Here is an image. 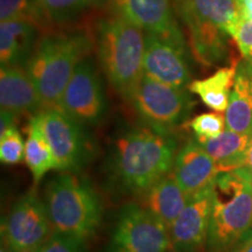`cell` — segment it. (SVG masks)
<instances>
[{
  "instance_id": "26",
  "label": "cell",
  "mask_w": 252,
  "mask_h": 252,
  "mask_svg": "<svg viewBox=\"0 0 252 252\" xmlns=\"http://www.w3.org/2000/svg\"><path fill=\"white\" fill-rule=\"evenodd\" d=\"M26 141L17 126H12L0 134V160L5 165H17L25 160Z\"/></svg>"
},
{
  "instance_id": "37",
  "label": "cell",
  "mask_w": 252,
  "mask_h": 252,
  "mask_svg": "<svg viewBox=\"0 0 252 252\" xmlns=\"http://www.w3.org/2000/svg\"><path fill=\"white\" fill-rule=\"evenodd\" d=\"M167 252H168V251H167Z\"/></svg>"
},
{
  "instance_id": "23",
  "label": "cell",
  "mask_w": 252,
  "mask_h": 252,
  "mask_svg": "<svg viewBox=\"0 0 252 252\" xmlns=\"http://www.w3.org/2000/svg\"><path fill=\"white\" fill-rule=\"evenodd\" d=\"M193 11L204 20L209 21L225 31L230 35L241 21L237 5L235 0H185Z\"/></svg>"
},
{
  "instance_id": "35",
  "label": "cell",
  "mask_w": 252,
  "mask_h": 252,
  "mask_svg": "<svg viewBox=\"0 0 252 252\" xmlns=\"http://www.w3.org/2000/svg\"><path fill=\"white\" fill-rule=\"evenodd\" d=\"M0 252H13V251H12L5 243H2L1 242V249H0Z\"/></svg>"
},
{
  "instance_id": "15",
  "label": "cell",
  "mask_w": 252,
  "mask_h": 252,
  "mask_svg": "<svg viewBox=\"0 0 252 252\" xmlns=\"http://www.w3.org/2000/svg\"><path fill=\"white\" fill-rule=\"evenodd\" d=\"M0 104L1 109L8 110L15 116L37 113L43 109L39 93L23 65H1Z\"/></svg>"
},
{
  "instance_id": "34",
  "label": "cell",
  "mask_w": 252,
  "mask_h": 252,
  "mask_svg": "<svg viewBox=\"0 0 252 252\" xmlns=\"http://www.w3.org/2000/svg\"><path fill=\"white\" fill-rule=\"evenodd\" d=\"M42 245H43V244H42ZM42 245H40V247L27 249V250H24V251H20V252H41V249H42Z\"/></svg>"
},
{
  "instance_id": "31",
  "label": "cell",
  "mask_w": 252,
  "mask_h": 252,
  "mask_svg": "<svg viewBox=\"0 0 252 252\" xmlns=\"http://www.w3.org/2000/svg\"><path fill=\"white\" fill-rule=\"evenodd\" d=\"M15 117L13 112L8 111V110L1 109V116H0V134L4 133L6 130L15 125Z\"/></svg>"
},
{
  "instance_id": "10",
  "label": "cell",
  "mask_w": 252,
  "mask_h": 252,
  "mask_svg": "<svg viewBox=\"0 0 252 252\" xmlns=\"http://www.w3.org/2000/svg\"><path fill=\"white\" fill-rule=\"evenodd\" d=\"M52 234L46 204L35 190L19 198L1 223V242L13 252L40 247Z\"/></svg>"
},
{
  "instance_id": "3",
  "label": "cell",
  "mask_w": 252,
  "mask_h": 252,
  "mask_svg": "<svg viewBox=\"0 0 252 252\" xmlns=\"http://www.w3.org/2000/svg\"><path fill=\"white\" fill-rule=\"evenodd\" d=\"M144 30L115 14L99 25L98 59L113 89L130 102L144 77Z\"/></svg>"
},
{
  "instance_id": "24",
  "label": "cell",
  "mask_w": 252,
  "mask_h": 252,
  "mask_svg": "<svg viewBox=\"0 0 252 252\" xmlns=\"http://www.w3.org/2000/svg\"><path fill=\"white\" fill-rule=\"evenodd\" d=\"M37 17L43 15L55 23H63L84 9L89 8L94 0H33Z\"/></svg>"
},
{
  "instance_id": "14",
  "label": "cell",
  "mask_w": 252,
  "mask_h": 252,
  "mask_svg": "<svg viewBox=\"0 0 252 252\" xmlns=\"http://www.w3.org/2000/svg\"><path fill=\"white\" fill-rule=\"evenodd\" d=\"M172 173L181 188L190 196L212 185L220 171L215 160L194 138L178 151Z\"/></svg>"
},
{
  "instance_id": "36",
  "label": "cell",
  "mask_w": 252,
  "mask_h": 252,
  "mask_svg": "<svg viewBox=\"0 0 252 252\" xmlns=\"http://www.w3.org/2000/svg\"><path fill=\"white\" fill-rule=\"evenodd\" d=\"M251 181H252V175H251Z\"/></svg>"
},
{
  "instance_id": "29",
  "label": "cell",
  "mask_w": 252,
  "mask_h": 252,
  "mask_svg": "<svg viewBox=\"0 0 252 252\" xmlns=\"http://www.w3.org/2000/svg\"><path fill=\"white\" fill-rule=\"evenodd\" d=\"M230 36L237 43L244 60L252 62V20L241 19L234 30L230 32Z\"/></svg>"
},
{
  "instance_id": "9",
  "label": "cell",
  "mask_w": 252,
  "mask_h": 252,
  "mask_svg": "<svg viewBox=\"0 0 252 252\" xmlns=\"http://www.w3.org/2000/svg\"><path fill=\"white\" fill-rule=\"evenodd\" d=\"M144 75L176 88L190 84L188 52L180 28L165 34L145 32Z\"/></svg>"
},
{
  "instance_id": "2",
  "label": "cell",
  "mask_w": 252,
  "mask_h": 252,
  "mask_svg": "<svg viewBox=\"0 0 252 252\" xmlns=\"http://www.w3.org/2000/svg\"><path fill=\"white\" fill-rule=\"evenodd\" d=\"M53 231L83 241L102 220V202L93 186L76 173L61 172L47 182L43 194Z\"/></svg>"
},
{
  "instance_id": "28",
  "label": "cell",
  "mask_w": 252,
  "mask_h": 252,
  "mask_svg": "<svg viewBox=\"0 0 252 252\" xmlns=\"http://www.w3.org/2000/svg\"><path fill=\"white\" fill-rule=\"evenodd\" d=\"M41 252H84V241L60 232L53 231L43 243Z\"/></svg>"
},
{
  "instance_id": "11",
  "label": "cell",
  "mask_w": 252,
  "mask_h": 252,
  "mask_svg": "<svg viewBox=\"0 0 252 252\" xmlns=\"http://www.w3.org/2000/svg\"><path fill=\"white\" fill-rule=\"evenodd\" d=\"M58 108L84 126H97L105 118V96L96 69L89 60L78 63Z\"/></svg>"
},
{
  "instance_id": "1",
  "label": "cell",
  "mask_w": 252,
  "mask_h": 252,
  "mask_svg": "<svg viewBox=\"0 0 252 252\" xmlns=\"http://www.w3.org/2000/svg\"><path fill=\"white\" fill-rule=\"evenodd\" d=\"M178 141L172 133L149 126L126 128L111 140L106 173L119 193L141 196L158 180L172 172Z\"/></svg>"
},
{
  "instance_id": "33",
  "label": "cell",
  "mask_w": 252,
  "mask_h": 252,
  "mask_svg": "<svg viewBox=\"0 0 252 252\" xmlns=\"http://www.w3.org/2000/svg\"><path fill=\"white\" fill-rule=\"evenodd\" d=\"M242 168H244L245 171L249 173V174L252 175V138H251V141H250V144H249V147H248L247 159H245L244 166L242 167Z\"/></svg>"
},
{
  "instance_id": "7",
  "label": "cell",
  "mask_w": 252,
  "mask_h": 252,
  "mask_svg": "<svg viewBox=\"0 0 252 252\" xmlns=\"http://www.w3.org/2000/svg\"><path fill=\"white\" fill-rule=\"evenodd\" d=\"M35 116L55 156L56 171L80 172L94 152L87 126L59 108H43Z\"/></svg>"
},
{
  "instance_id": "19",
  "label": "cell",
  "mask_w": 252,
  "mask_h": 252,
  "mask_svg": "<svg viewBox=\"0 0 252 252\" xmlns=\"http://www.w3.org/2000/svg\"><path fill=\"white\" fill-rule=\"evenodd\" d=\"M36 28L31 20H9L0 24L1 65H26L35 48Z\"/></svg>"
},
{
  "instance_id": "21",
  "label": "cell",
  "mask_w": 252,
  "mask_h": 252,
  "mask_svg": "<svg viewBox=\"0 0 252 252\" xmlns=\"http://www.w3.org/2000/svg\"><path fill=\"white\" fill-rule=\"evenodd\" d=\"M236 71L237 64L220 68L209 77L191 81L188 90L197 94L209 109L216 112H225L234 88Z\"/></svg>"
},
{
  "instance_id": "27",
  "label": "cell",
  "mask_w": 252,
  "mask_h": 252,
  "mask_svg": "<svg viewBox=\"0 0 252 252\" xmlns=\"http://www.w3.org/2000/svg\"><path fill=\"white\" fill-rule=\"evenodd\" d=\"M37 17L33 0H0L1 21L25 20L35 21Z\"/></svg>"
},
{
  "instance_id": "25",
  "label": "cell",
  "mask_w": 252,
  "mask_h": 252,
  "mask_svg": "<svg viewBox=\"0 0 252 252\" xmlns=\"http://www.w3.org/2000/svg\"><path fill=\"white\" fill-rule=\"evenodd\" d=\"M188 126L193 131L195 139L202 144L224 132L226 128L225 116H223L222 112L202 113L191 119Z\"/></svg>"
},
{
  "instance_id": "16",
  "label": "cell",
  "mask_w": 252,
  "mask_h": 252,
  "mask_svg": "<svg viewBox=\"0 0 252 252\" xmlns=\"http://www.w3.org/2000/svg\"><path fill=\"white\" fill-rule=\"evenodd\" d=\"M115 14L149 33L165 34L176 30L171 0H108Z\"/></svg>"
},
{
  "instance_id": "8",
  "label": "cell",
  "mask_w": 252,
  "mask_h": 252,
  "mask_svg": "<svg viewBox=\"0 0 252 252\" xmlns=\"http://www.w3.org/2000/svg\"><path fill=\"white\" fill-rule=\"evenodd\" d=\"M169 230L140 203L119 210L106 252H167Z\"/></svg>"
},
{
  "instance_id": "32",
  "label": "cell",
  "mask_w": 252,
  "mask_h": 252,
  "mask_svg": "<svg viewBox=\"0 0 252 252\" xmlns=\"http://www.w3.org/2000/svg\"><path fill=\"white\" fill-rule=\"evenodd\" d=\"M242 19L252 20V0H235Z\"/></svg>"
},
{
  "instance_id": "4",
  "label": "cell",
  "mask_w": 252,
  "mask_h": 252,
  "mask_svg": "<svg viewBox=\"0 0 252 252\" xmlns=\"http://www.w3.org/2000/svg\"><path fill=\"white\" fill-rule=\"evenodd\" d=\"M252 228V181L244 168L222 172L213 184L206 252H225Z\"/></svg>"
},
{
  "instance_id": "30",
  "label": "cell",
  "mask_w": 252,
  "mask_h": 252,
  "mask_svg": "<svg viewBox=\"0 0 252 252\" xmlns=\"http://www.w3.org/2000/svg\"><path fill=\"white\" fill-rule=\"evenodd\" d=\"M225 252H252V228Z\"/></svg>"
},
{
  "instance_id": "22",
  "label": "cell",
  "mask_w": 252,
  "mask_h": 252,
  "mask_svg": "<svg viewBox=\"0 0 252 252\" xmlns=\"http://www.w3.org/2000/svg\"><path fill=\"white\" fill-rule=\"evenodd\" d=\"M25 162L32 173L34 184H39L47 173L58 168L54 153L36 116L31 118L27 127Z\"/></svg>"
},
{
  "instance_id": "20",
  "label": "cell",
  "mask_w": 252,
  "mask_h": 252,
  "mask_svg": "<svg viewBox=\"0 0 252 252\" xmlns=\"http://www.w3.org/2000/svg\"><path fill=\"white\" fill-rule=\"evenodd\" d=\"M252 134L238 133L225 128L223 133L201 145L215 160L220 173L242 168L247 159Z\"/></svg>"
},
{
  "instance_id": "18",
  "label": "cell",
  "mask_w": 252,
  "mask_h": 252,
  "mask_svg": "<svg viewBox=\"0 0 252 252\" xmlns=\"http://www.w3.org/2000/svg\"><path fill=\"white\" fill-rule=\"evenodd\" d=\"M228 130L252 134V62L243 60L237 64L230 103L225 111Z\"/></svg>"
},
{
  "instance_id": "5",
  "label": "cell",
  "mask_w": 252,
  "mask_h": 252,
  "mask_svg": "<svg viewBox=\"0 0 252 252\" xmlns=\"http://www.w3.org/2000/svg\"><path fill=\"white\" fill-rule=\"evenodd\" d=\"M89 49L90 40L83 34H56L37 41L25 68L43 108H58L69 80Z\"/></svg>"
},
{
  "instance_id": "13",
  "label": "cell",
  "mask_w": 252,
  "mask_h": 252,
  "mask_svg": "<svg viewBox=\"0 0 252 252\" xmlns=\"http://www.w3.org/2000/svg\"><path fill=\"white\" fill-rule=\"evenodd\" d=\"M179 11L187 27L194 58L206 67L224 62L229 53V34L197 15L185 0L179 1Z\"/></svg>"
},
{
  "instance_id": "6",
  "label": "cell",
  "mask_w": 252,
  "mask_h": 252,
  "mask_svg": "<svg viewBox=\"0 0 252 252\" xmlns=\"http://www.w3.org/2000/svg\"><path fill=\"white\" fill-rule=\"evenodd\" d=\"M130 103L145 126L163 133H172L184 124L194 104L186 88L172 87L146 75L141 78Z\"/></svg>"
},
{
  "instance_id": "12",
  "label": "cell",
  "mask_w": 252,
  "mask_h": 252,
  "mask_svg": "<svg viewBox=\"0 0 252 252\" xmlns=\"http://www.w3.org/2000/svg\"><path fill=\"white\" fill-rule=\"evenodd\" d=\"M213 184L189 196L185 209L169 228L171 247L174 252H206Z\"/></svg>"
},
{
  "instance_id": "17",
  "label": "cell",
  "mask_w": 252,
  "mask_h": 252,
  "mask_svg": "<svg viewBox=\"0 0 252 252\" xmlns=\"http://www.w3.org/2000/svg\"><path fill=\"white\" fill-rule=\"evenodd\" d=\"M141 197V206L161 220L168 230L189 200V195L181 188L172 172L158 180Z\"/></svg>"
}]
</instances>
